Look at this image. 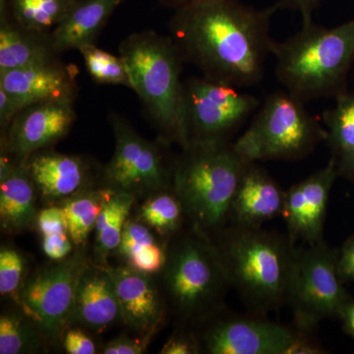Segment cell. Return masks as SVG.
<instances>
[{
	"instance_id": "6da1fadb",
	"label": "cell",
	"mask_w": 354,
	"mask_h": 354,
	"mask_svg": "<svg viewBox=\"0 0 354 354\" xmlns=\"http://www.w3.org/2000/svg\"><path fill=\"white\" fill-rule=\"evenodd\" d=\"M277 3L255 8L239 0H193L176 9L171 39L183 62L203 77L236 88L261 82L274 41L270 35Z\"/></svg>"
},
{
	"instance_id": "7a4b0ae2",
	"label": "cell",
	"mask_w": 354,
	"mask_h": 354,
	"mask_svg": "<svg viewBox=\"0 0 354 354\" xmlns=\"http://www.w3.org/2000/svg\"><path fill=\"white\" fill-rule=\"evenodd\" d=\"M172 172V189L191 227L214 239L228 225L230 206L250 160L230 140L194 141L184 147Z\"/></svg>"
},
{
	"instance_id": "3957f363",
	"label": "cell",
	"mask_w": 354,
	"mask_h": 354,
	"mask_svg": "<svg viewBox=\"0 0 354 354\" xmlns=\"http://www.w3.org/2000/svg\"><path fill=\"white\" fill-rule=\"evenodd\" d=\"M230 286L256 313L286 304L295 245L288 235L227 225L213 239Z\"/></svg>"
},
{
	"instance_id": "277c9868",
	"label": "cell",
	"mask_w": 354,
	"mask_h": 354,
	"mask_svg": "<svg viewBox=\"0 0 354 354\" xmlns=\"http://www.w3.org/2000/svg\"><path fill=\"white\" fill-rule=\"evenodd\" d=\"M279 82L304 102L337 97L344 92L354 59V19L333 28L314 24L283 41H274Z\"/></svg>"
},
{
	"instance_id": "5b68a950",
	"label": "cell",
	"mask_w": 354,
	"mask_h": 354,
	"mask_svg": "<svg viewBox=\"0 0 354 354\" xmlns=\"http://www.w3.org/2000/svg\"><path fill=\"white\" fill-rule=\"evenodd\" d=\"M120 57L129 73L131 88L165 141L187 146L183 116V60L171 37L153 31L130 35L121 41Z\"/></svg>"
},
{
	"instance_id": "8992f818",
	"label": "cell",
	"mask_w": 354,
	"mask_h": 354,
	"mask_svg": "<svg viewBox=\"0 0 354 354\" xmlns=\"http://www.w3.org/2000/svg\"><path fill=\"white\" fill-rule=\"evenodd\" d=\"M167 295L185 322L204 323L223 309L230 286L213 239L196 228L179 234L164 270Z\"/></svg>"
},
{
	"instance_id": "52a82bcc",
	"label": "cell",
	"mask_w": 354,
	"mask_h": 354,
	"mask_svg": "<svg viewBox=\"0 0 354 354\" xmlns=\"http://www.w3.org/2000/svg\"><path fill=\"white\" fill-rule=\"evenodd\" d=\"M326 136L305 102L288 91H278L261 104L250 127L234 144L250 162L298 160L313 152Z\"/></svg>"
},
{
	"instance_id": "ba28073f",
	"label": "cell",
	"mask_w": 354,
	"mask_h": 354,
	"mask_svg": "<svg viewBox=\"0 0 354 354\" xmlns=\"http://www.w3.org/2000/svg\"><path fill=\"white\" fill-rule=\"evenodd\" d=\"M337 256L324 241L295 245L286 304L297 329L311 334L325 319L339 316L348 304Z\"/></svg>"
},
{
	"instance_id": "9c48e42d",
	"label": "cell",
	"mask_w": 354,
	"mask_h": 354,
	"mask_svg": "<svg viewBox=\"0 0 354 354\" xmlns=\"http://www.w3.org/2000/svg\"><path fill=\"white\" fill-rule=\"evenodd\" d=\"M261 106L253 95L205 77L183 81V116L187 145L230 140Z\"/></svg>"
},
{
	"instance_id": "30bf717a",
	"label": "cell",
	"mask_w": 354,
	"mask_h": 354,
	"mask_svg": "<svg viewBox=\"0 0 354 354\" xmlns=\"http://www.w3.org/2000/svg\"><path fill=\"white\" fill-rule=\"evenodd\" d=\"M77 253L36 272L21 288L18 304L44 337L55 341L72 323L77 290L88 267Z\"/></svg>"
},
{
	"instance_id": "8fae6325",
	"label": "cell",
	"mask_w": 354,
	"mask_h": 354,
	"mask_svg": "<svg viewBox=\"0 0 354 354\" xmlns=\"http://www.w3.org/2000/svg\"><path fill=\"white\" fill-rule=\"evenodd\" d=\"M115 139L113 158L104 169L108 188L137 195L171 189L172 172L157 145L144 139L124 118L111 113Z\"/></svg>"
},
{
	"instance_id": "7c38bea8",
	"label": "cell",
	"mask_w": 354,
	"mask_h": 354,
	"mask_svg": "<svg viewBox=\"0 0 354 354\" xmlns=\"http://www.w3.org/2000/svg\"><path fill=\"white\" fill-rule=\"evenodd\" d=\"M201 351L211 354H288L301 330L274 322L264 314H223L206 321Z\"/></svg>"
},
{
	"instance_id": "4fadbf2b",
	"label": "cell",
	"mask_w": 354,
	"mask_h": 354,
	"mask_svg": "<svg viewBox=\"0 0 354 354\" xmlns=\"http://www.w3.org/2000/svg\"><path fill=\"white\" fill-rule=\"evenodd\" d=\"M339 176L337 160L286 191L283 213L293 245L324 241V225L330 190Z\"/></svg>"
},
{
	"instance_id": "5bb4252c",
	"label": "cell",
	"mask_w": 354,
	"mask_h": 354,
	"mask_svg": "<svg viewBox=\"0 0 354 354\" xmlns=\"http://www.w3.org/2000/svg\"><path fill=\"white\" fill-rule=\"evenodd\" d=\"M76 120L74 102L48 101L26 106L1 135V149L20 160L66 136Z\"/></svg>"
},
{
	"instance_id": "9a60e30c",
	"label": "cell",
	"mask_w": 354,
	"mask_h": 354,
	"mask_svg": "<svg viewBox=\"0 0 354 354\" xmlns=\"http://www.w3.org/2000/svg\"><path fill=\"white\" fill-rule=\"evenodd\" d=\"M76 65L59 58L0 73V88L12 97L21 111L37 102L75 101L78 85Z\"/></svg>"
},
{
	"instance_id": "2e32d148",
	"label": "cell",
	"mask_w": 354,
	"mask_h": 354,
	"mask_svg": "<svg viewBox=\"0 0 354 354\" xmlns=\"http://www.w3.org/2000/svg\"><path fill=\"white\" fill-rule=\"evenodd\" d=\"M286 191L257 162L247 165L230 206L228 225L262 227L283 213Z\"/></svg>"
},
{
	"instance_id": "e0dca14e",
	"label": "cell",
	"mask_w": 354,
	"mask_h": 354,
	"mask_svg": "<svg viewBox=\"0 0 354 354\" xmlns=\"http://www.w3.org/2000/svg\"><path fill=\"white\" fill-rule=\"evenodd\" d=\"M121 310V319L132 329L153 332L162 322L164 305L148 274L127 267H106Z\"/></svg>"
},
{
	"instance_id": "ac0fdd59",
	"label": "cell",
	"mask_w": 354,
	"mask_h": 354,
	"mask_svg": "<svg viewBox=\"0 0 354 354\" xmlns=\"http://www.w3.org/2000/svg\"><path fill=\"white\" fill-rule=\"evenodd\" d=\"M36 191L27 160H20L1 149L0 221L3 230L21 232L37 221Z\"/></svg>"
},
{
	"instance_id": "d6986e66",
	"label": "cell",
	"mask_w": 354,
	"mask_h": 354,
	"mask_svg": "<svg viewBox=\"0 0 354 354\" xmlns=\"http://www.w3.org/2000/svg\"><path fill=\"white\" fill-rule=\"evenodd\" d=\"M27 165L44 199H67L85 189L88 183V165L78 156L41 150L28 158Z\"/></svg>"
},
{
	"instance_id": "ffe728a7",
	"label": "cell",
	"mask_w": 354,
	"mask_h": 354,
	"mask_svg": "<svg viewBox=\"0 0 354 354\" xmlns=\"http://www.w3.org/2000/svg\"><path fill=\"white\" fill-rule=\"evenodd\" d=\"M121 319L120 302L106 267L88 266L77 290L72 323L101 330Z\"/></svg>"
},
{
	"instance_id": "44dd1931",
	"label": "cell",
	"mask_w": 354,
	"mask_h": 354,
	"mask_svg": "<svg viewBox=\"0 0 354 354\" xmlns=\"http://www.w3.org/2000/svg\"><path fill=\"white\" fill-rule=\"evenodd\" d=\"M123 0H80L62 22L51 31L53 48L58 53L80 50L95 44L114 11Z\"/></svg>"
},
{
	"instance_id": "7402d4cb",
	"label": "cell",
	"mask_w": 354,
	"mask_h": 354,
	"mask_svg": "<svg viewBox=\"0 0 354 354\" xmlns=\"http://www.w3.org/2000/svg\"><path fill=\"white\" fill-rule=\"evenodd\" d=\"M50 35L27 31L0 10V73L57 59Z\"/></svg>"
},
{
	"instance_id": "603a6c76",
	"label": "cell",
	"mask_w": 354,
	"mask_h": 354,
	"mask_svg": "<svg viewBox=\"0 0 354 354\" xmlns=\"http://www.w3.org/2000/svg\"><path fill=\"white\" fill-rule=\"evenodd\" d=\"M80 0H0V10L27 31L50 35Z\"/></svg>"
},
{
	"instance_id": "cb8c5ba5",
	"label": "cell",
	"mask_w": 354,
	"mask_h": 354,
	"mask_svg": "<svg viewBox=\"0 0 354 354\" xmlns=\"http://www.w3.org/2000/svg\"><path fill=\"white\" fill-rule=\"evenodd\" d=\"M118 250L130 267L146 274L162 272L167 262V252L158 245L148 225L130 218Z\"/></svg>"
},
{
	"instance_id": "d4e9b609",
	"label": "cell",
	"mask_w": 354,
	"mask_h": 354,
	"mask_svg": "<svg viewBox=\"0 0 354 354\" xmlns=\"http://www.w3.org/2000/svg\"><path fill=\"white\" fill-rule=\"evenodd\" d=\"M136 197L127 192L109 190L95 225V254L102 261L118 250L123 230Z\"/></svg>"
},
{
	"instance_id": "484cf974",
	"label": "cell",
	"mask_w": 354,
	"mask_h": 354,
	"mask_svg": "<svg viewBox=\"0 0 354 354\" xmlns=\"http://www.w3.org/2000/svg\"><path fill=\"white\" fill-rule=\"evenodd\" d=\"M109 190L84 189L67 198L62 205L67 230L74 245H84L90 232L95 230Z\"/></svg>"
},
{
	"instance_id": "4316f807",
	"label": "cell",
	"mask_w": 354,
	"mask_h": 354,
	"mask_svg": "<svg viewBox=\"0 0 354 354\" xmlns=\"http://www.w3.org/2000/svg\"><path fill=\"white\" fill-rule=\"evenodd\" d=\"M325 142L337 160L354 147V93H341L335 97L334 108L324 111Z\"/></svg>"
},
{
	"instance_id": "83f0119b",
	"label": "cell",
	"mask_w": 354,
	"mask_h": 354,
	"mask_svg": "<svg viewBox=\"0 0 354 354\" xmlns=\"http://www.w3.org/2000/svg\"><path fill=\"white\" fill-rule=\"evenodd\" d=\"M184 218L183 204L172 188L153 193L140 209L141 221L158 234H178Z\"/></svg>"
},
{
	"instance_id": "f1b7e54d",
	"label": "cell",
	"mask_w": 354,
	"mask_h": 354,
	"mask_svg": "<svg viewBox=\"0 0 354 354\" xmlns=\"http://www.w3.org/2000/svg\"><path fill=\"white\" fill-rule=\"evenodd\" d=\"M38 328L24 313H3L0 317V353H36L41 344Z\"/></svg>"
},
{
	"instance_id": "f546056e",
	"label": "cell",
	"mask_w": 354,
	"mask_h": 354,
	"mask_svg": "<svg viewBox=\"0 0 354 354\" xmlns=\"http://www.w3.org/2000/svg\"><path fill=\"white\" fill-rule=\"evenodd\" d=\"M88 73L93 80L104 85H121L131 88L129 73L124 59L97 48L95 44H87L80 50Z\"/></svg>"
},
{
	"instance_id": "4dcf8cb0",
	"label": "cell",
	"mask_w": 354,
	"mask_h": 354,
	"mask_svg": "<svg viewBox=\"0 0 354 354\" xmlns=\"http://www.w3.org/2000/svg\"><path fill=\"white\" fill-rule=\"evenodd\" d=\"M25 274V261L16 249L2 247L0 250V293L18 301Z\"/></svg>"
},
{
	"instance_id": "1f68e13d",
	"label": "cell",
	"mask_w": 354,
	"mask_h": 354,
	"mask_svg": "<svg viewBox=\"0 0 354 354\" xmlns=\"http://www.w3.org/2000/svg\"><path fill=\"white\" fill-rule=\"evenodd\" d=\"M73 241L68 232L43 235V250L53 261L64 260L72 252Z\"/></svg>"
},
{
	"instance_id": "d6a6232c",
	"label": "cell",
	"mask_w": 354,
	"mask_h": 354,
	"mask_svg": "<svg viewBox=\"0 0 354 354\" xmlns=\"http://www.w3.org/2000/svg\"><path fill=\"white\" fill-rule=\"evenodd\" d=\"M36 223L41 235L68 232L62 207L53 206L41 209L37 216Z\"/></svg>"
},
{
	"instance_id": "836d02e7",
	"label": "cell",
	"mask_w": 354,
	"mask_h": 354,
	"mask_svg": "<svg viewBox=\"0 0 354 354\" xmlns=\"http://www.w3.org/2000/svg\"><path fill=\"white\" fill-rule=\"evenodd\" d=\"M201 351L199 337L194 335L179 334L174 335L162 346V354H193Z\"/></svg>"
},
{
	"instance_id": "e575fe53",
	"label": "cell",
	"mask_w": 354,
	"mask_h": 354,
	"mask_svg": "<svg viewBox=\"0 0 354 354\" xmlns=\"http://www.w3.org/2000/svg\"><path fill=\"white\" fill-rule=\"evenodd\" d=\"M65 351L69 354H94L97 353L95 342L81 330L72 329L65 333Z\"/></svg>"
},
{
	"instance_id": "d590c367",
	"label": "cell",
	"mask_w": 354,
	"mask_h": 354,
	"mask_svg": "<svg viewBox=\"0 0 354 354\" xmlns=\"http://www.w3.org/2000/svg\"><path fill=\"white\" fill-rule=\"evenodd\" d=\"M148 342V339L140 341V339L128 337L127 335H121L109 342L102 349V353L104 354H139L145 351Z\"/></svg>"
},
{
	"instance_id": "8d00e7d4",
	"label": "cell",
	"mask_w": 354,
	"mask_h": 354,
	"mask_svg": "<svg viewBox=\"0 0 354 354\" xmlns=\"http://www.w3.org/2000/svg\"><path fill=\"white\" fill-rule=\"evenodd\" d=\"M319 3L320 0H278L277 1L279 9H288L299 13L301 16L302 25L313 22L312 16L319 6Z\"/></svg>"
},
{
	"instance_id": "74e56055",
	"label": "cell",
	"mask_w": 354,
	"mask_h": 354,
	"mask_svg": "<svg viewBox=\"0 0 354 354\" xmlns=\"http://www.w3.org/2000/svg\"><path fill=\"white\" fill-rule=\"evenodd\" d=\"M21 109L10 95L3 88H0V127L1 135L7 131L14 118L19 113Z\"/></svg>"
},
{
	"instance_id": "f35d334b",
	"label": "cell",
	"mask_w": 354,
	"mask_h": 354,
	"mask_svg": "<svg viewBox=\"0 0 354 354\" xmlns=\"http://www.w3.org/2000/svg\"><path fill=\"white\" fill-rule=\"evenodd\" d=\"M337 268L342 279H354V236L344 244L339 253Z\"/></svg>"
},
{
	"instance_id": "ab89813d",
	"label": "cell",
	"mask_w": 354,
	"mask_h": 354,
	"mask_svg": "<svg viewBox=\"0 0 354 354\" xmlns=\"http://www.w3.org/2000/svg\"><path fill=\"white\" fill-rule=\"evenodd\" d=\"M309 333H300L299 337L291 346L288 354H321L324 349L318 342L313 341Z\"/></svg>"
},
{
	"instance_id": "60d3db41",
	"label": "cell",
	"mask_w": 354,
	"mask_h": 354,
	"mask_svg": "<svg viewBox=\"0 0 354 354\" xmlns=\"http://www.w3.org/2000/svg\"><path fill=\"white\" fill-rule=\"evenodd\" d=\"M339 176L354 178V147L337 160Z\"/></svg>"
},
{
	"instance_id": "b9f144b4",
	"label": "cell",
	"mask_w": 354,
	"mask_h": 354,
	"mask_svg": "<svg viewBox=\"0 0 354 354\" xmlns=\"http://www.w3.org/2000/svg\"><path fill=\"white\" fill-rule=\"evenodd\" d=\"M339 316L344 319L346 327L351 330V334L354 335V304L348 302L346 306L342 308Z\"/></svg>"
},
{
	"instance_id": "7bdbcfd3",
	"label": "cell",
	"mask_w": 354,
	"mask_h": 354,
	"mask_svg": "<svg viewBox=\"0 0 354 354\" xmlns=\"http://www.w3.org/2000/svg\"><path fill=\"white\" fill-rule=\"evenodd\" d=\"M190 1H193V0H160V2L165 6L174 9L178 8V7L183 6Z\"/></svg>"
}]
</instances>
